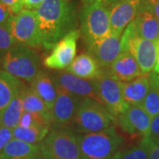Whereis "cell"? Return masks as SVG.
Listing matches in <instances>:
<instances>
[{
	"instance_id": "33",
	"label": "cell",
	"mask_w": 159,
	"mask_h": 159,
	"mask_svg": "<svg viewBox=\"0 0 159 159\" xmlns=\"http://www.w3.org/2000/svg\"><path fill=\"white\" fill-rule=\"evenodd\" d=\"M0 2L8 6L13 14H17L20 11H22L24 7L22 0H0Z\"/></svg>"
},
{
	"instance_id": "38",
	"label": "cell",
	"mask_w": 159,
	"mask_h": 159,
	"mask_svg": "<svg viewBox=\"0 0 159 159\" xmlns=\"http://www.w3.org/2000/svg\"><path fill=\"white\" fill-rule=\"evenodd\" d=\"M31 159H47L46 158V157L43 154V152L41 151V150H39V152L36 154L34 157H33Z\"/></svg>"
},
{
	"instance_id": "4",
	"label": "cell",
	"mask_w": 159,
	"mask_h": 159,
	"mask_svg": "<svg viewBox=\"0 0 159 159\" xmlns=\"http://www.w3.org/2000/svg\"><path fill=\"white\" fill-rule=\"evenodd\" d=\"M72 122L76 134H89L105 130L116 123V119L103 104L82 98Z\"/></svg>"
},
{
	"instance_id": "10",
	"label": "cell",
	"mask_w": 159,
	"mask_h": 159,
	"mask_svg": "<svg viewBox=\"0 0 159 159\" xmlns=\"http://www.w3.org/2000/svg\"><path fill=\"white\" fill-rule=\"evenodd\" d=\"M80 34V30L74 29L55 43L50 54L43 59V66L46 68L62 71L68 67L76 57Z\"/></svg>"
},
{
	"instance_id": "15",
	"label": "cell",
	"mask_w": 159,
	"mask_h": 159,
	"mask_svg": "<svg viewBox=\"0 0 159 159\" xmlns=\"http://www.w3.org/2000/svg\"><path fill=\"white\" fill-rule=\"evenodd\" d=\"M102 71L109 77L120 82L130 81L142 75L135 57L128 51H121L115 61Z\"/></svg>"
},
{
	"instance_id": "25",
	"label": "cell",
	"mask_w": 159,
	"mask_h": 159,
	"mask_svg": "<svg viewBox=\"0 0 159 159\" xmlns=\"http://www.w3.org/2000/svg\"><path fill=\"white\" fill-rule=\"evenodd\" d=\"M23 111L39 113L52 123V115L46 103L30 88L24 87L22 90Z\"/></svg>"
},
{
	"instance_id": "37",
	"label": "cell",
	"mask_w": 159,
	"mask_h": 159,
	"mask_svg": "<svg viewBox=\"0 0 159 159\" xmlns=\"http://www.w3.org/2000/svg\"><path fill=\"white\" fill-rule=\"evenodd\" d=\"M149 80L151 83H153L155 87L157 89V90L159 91V74L153 71L151 74H149Z\"/></svg>"
},
{
	"instance_id": "24",
	"label": "cell",
	"mask_w": 159,
	"mask_h": 159,
	"mask_svg": "<svg viewBox=\"0 0 159 159\" xmlns=\"http://www.w3.org/2000/svg\"><path fill=\"white\" fill-rule=\"evenodd\" d=\"M49 125H34L22 127L17 125L12 129V138L30 144H39L50 133Z\"/></svg>"
},
{
	"instance_id": "9",
	"label": "cell",
	"mask_w": 159,
	"mask_h": 159,
	"mask_svg": "<svg viewBox=\"0 0 159 159\" xmlns=\"http://www.w3.org/2000/svg\"><path fill=\"white\" fill-rule=\"evenodd\" d=\"M93 81L98 97L115 119L125 112L129 105H127L123 99L122 82L109 77L102 70V74Z\"/></svg>"
},
{
	"instance_id": "29",
	"label": "cell",
	"mask_w": 159,
	"mask_h": 159,
	"mask_svg": "<svg viewBox=\"0 0 159 159\" xmlns=\"http://www.w3.org/2000/svg\"><path fill=\"white\" fill-rule=\"evenodd\" d=\"M15 44L8 28L0 25V63L5 54Z\"/></svg>"
},
{
	"instance_id": "26",
	"label": "cell",
	"mask_w": 159,
	"mask_h": 159,
	"mask_svg": "<svg viewBox=\"0 0 159 159\" xmlns=\"http://www.w3.org/2000/svg\"><path fill=\"white\" fill-rule=\"evenodd\" d=\"M114 157L117 159H148V148L146 137H143L137 145L119 149Z\"/></svg>"
},
{
	"instance_id": "2",
	"label": "cell",
	"mask_w": 159,
	"mask_h": 159,
	"mask_svg": "<svg viewBox=\"0 0 159 159\" xmlns=\"http://www.w3.org/2000/svg\"><path fill=\"white\" fill-rule=\"evenodd\" d=\"M80 159H112L124 139L113 125L97 133L77 134Z\"/></svg>"
},
{
	"instance_id": "6",
	"label": "cell",
	"mask_w": 159,
	"mask_h": 159,
	"mask_svg": "<svg viewBox=\"0 0 159 159\" xmlns=\"http://www.w3.org/2000/svg\"><path fill=\"white\" fill-rule=\"evenodd\" d=\"M128 51L135 57L142 74H150L156 67L158 43L140 37L131 22L121 35V51Z\"/></svg>"
},
{
	"instance_id": "22",
	"label": "cell",
	"mask_w": 159,
	"mask_h": 159,
	"mask_svg": "<svg viewBox=\"0 0 159 159\" xmlns=\"http://www.w3.org/2000/svg\"><path fill=\"white\" fill-rule=\"evenodd\" d=\"M39 150V144H30L12 138L0 152V159H31Z\"/></svg>"
},
{
	"instance_id": "20",
	"label": "cell",
	"mask_w": 159,
	"mask_h": 159,
	"mask_svg": "<svg viewBox=\"0 0 159 159\" xmlns=\"http://www.w3.org/2000/svg\"><path fill=\"white\" fill-rule=\"evenodd\" d=\"M30 89L45 102L47 107L52 111L57 98V86L52 77L43 71H40L30 82Z\"/></svg>"
},
{
	"instance_id": "17",
	"label": "cell",
	"mask_w": 159,
	"mask_h": 159,
	"mask_svg": "<svg viewBox=\"0 0 159 159\" xmlns=\"http://www.w3.org/2000/svg\"><path fill=\"white\" fill-rule=\"evenodd\" d=\"M137 34L144 39L159 43V22L145 0H142L134 20Z\"/></svg>"
},
{
	"instance_id": "31",
	"label": "cell",
	"mask_w": 159,
	"mask_h": 159,
	"mask_svg": "<svg viewBox=\"0 0 159 159\" xmlns=\"http://www.w3.org/2000/svg\"><path fill=\"white\" fill-rule=\"evenodd\" d=\"M12 139V130L0 125V152Z\"/></svg>"
},
{
	"instance_id": "18",
	"label": "cell",
	"mask_w": 159,
	"mask_h": 159,
	"mask_svg": "<svg viewBox=\"0 0 159 159\" xmlns=\"http://www.w3.org/2000/svg\"><path fill=\"white\" fill-rule=\"evenodd\" d=\"M66 71L80 78L89 80H96L102 74V69L97 59L88 51L75 57Z\"/></svg>"
},
{
	"instance_id": "14",
	"label": "cell",
	"mask_w": 159,
	"mask_h": 159,
	"mask_svg": "<svg viewBox=\"0 0 159 159\" xmlns=\"http://www.w3.org/2000/svg\"><path fill=\"white\" fill-rule=\"evenodd\" d=\"M56 86L57 94L51 111L52 124L64 125L73 121L82 98L69 93L60 86Z\"/></svg>"
},
{
	"instance_id": "23",
	"label": "cell",
	"mask_w": 159,
	"mask_h": 159,
	"mask_svg": "<svg viewBox=\"0 0 159 159\" xmlns=\"http://www.w3.org/2000/svg\"><path fill=\"white\" fill-rule=\"evenodd\" d=\"M22 90L11 100V102L1 112L0 125H3L12 130L19 125L20 119L24 112L22 103Z\"/></svg>"
},
{
	"instance_id": "8",
	"label": "cell",
	"mask_w": 159,
	"mask_h": 159,
	"mask_svg": "<svg viewBox=\"0 0 159 159\" xmlns=\"http://www.w3.org/2000/svg\"><path fill=\"white\" fill-rule=\"evenodd\" d=\"M7 28L16 44L35 48L43 45L36 12L23 9L11 17Z\"/></svg>"
},
{
	"instance_id": "5",
	"label": "cell",
	"mask_w": 159,
	"mask_h": 159,
	"mask_svg": "<svg viewBox=\"0 0 159 159\" xmlns=\"http://www.w3.org/2000/svg\"><path fill=\"white\" fill-rule=\"evenodd\" d=\"M40 58L31 48L15 44L5 54L1 60L4 71L18 79L31 82L38 74Z\"/></svg>"
},
{
	"instance_id": "39",
	"label": "cell",
	"mask_w": 159,
	"mask_h": 159,
	"mask_svg": "<svg viewBox=\"0 0 159 159\" xmlns=\"http://www.w3.org/2000/svg\"><path fill=\"white\" fill-rule=\"evenodd\" d=\"M154 72L159 74V43H158V55H157V65H156V67H155V70Z\"/></svg>"
},
{
	"instance_id": "30",
	"label": "cell",
	"mask_w": 159,
	"mask_h": 159,
	"mask_svg": "<svg viewBox=\"0 0 159 159\" xmlns=\"http://www.w3.org/2000/svg\"><path fill=\"white\" fill-rule=\"evenodd\" d=\"M13 15L14 14L10 10V8L0 2V25L7 27Z\"/></svg>"
},
{
	"instance_id": "27",
	"label": "cell",
	"mask_w": 159,
	"mask_h": 159,
	"mask_svg": "<svg viewBox=\"0 0 159 159\" xmlns=\"http://www.w3.org/2000/svg\"><path fill=\"white\" fill-rule=\"evenodd\" d=\"M141 105L152 119L159 114V91L153 83L150 82L149 90Z\"/></svg>"
},
{
	"instance_id": "16",
	"label": "cell",
	"mask_w": 159,
	"mask_h": 159,
	"mask_svg": "<svg viewBox=\"0 0 159 159\" xmlns=\"http://www.w3.org/2000/svg\"><path fill=\"white\" fill-rule=\"evenodd\" d=\"M102 70L110 66L121 53V36L111 34L87 48Z\"/></svg>"
},
{
	"instance_id": "34",
	"label": "cell",
	"mask_w": 159,
	"mask_h": 159,
	"mask_svg": "<svg viewBox=\"0 0 159 159\" xmlns=\"http://www.w3.org/2000/svg\"><path fill=\"white\" fill-rule=\"evenodd\" d=\"M153 140L159 139V114L157 116L154 117L151 120L150 125V131H149V136Z\"/></svg>"
},
{
	"instance_id": "41",
	"label": "cell",
	"mask_w": 159,
	"mask_h": 159,
	"mask_svg": "<svg viewBox=\"0 0 159 159\" xmlns=\"http://www.w3.org/2000/svg\"><path fill=\"white\" fill-rule=\"evenodd\" d=\"M105 3H107L108 5H111V4H113L115 2H117V1H119V0H103Z\"/></svg>"
},
{
	"instance_id": "1",
	"label": "cell",
	"mask_w": 159,
	"mask_h": 159,
	"mask_svg": "<svg viewBox=\"0 0 159 159\" xmlns=\"http://www.w3.org/2000/svg\"><path fill=\"white\" fill-rule=\"evenodd\" d=\"M43 46L51 51L64 35L74 30L75 15L68 0H44L35 10Z\"/></svg>"
},
{
	"instance_id": "11",
	"label": "cell",
	"mask_w": 159,
	"mask_h": 159,
	"mask_svg": "<svg viewBox=\"0 0 159 159\" xmlns=\"http://www.w3.org/2000/svg\"><path fill=\"white\" fill-rule=\"evenodd\" d=\"M152 118L142 105H131L116 119L120 128L133 137H148Z\"/></svg>"
},
{
	"instance_id": "21",
	"label": "cell",
	"mask_w": 159,
	"mask_h": 159,
	"mask_svg": "<svg viewBox=\"0 0 159 159\" xmlns=\"http://www.w3.org/2000/svg\"><path fill=\"white\" fill-rule=\"evenodd\" d=\"M24 87L20 80L0 70V114Z\"/></svg>"
},
{
	"instance_id": "28",
	"label": "cell",
	"mask_w": 159,
	"mask_h": 159,
	"mask_svg": "<svg viewBox=\"0 0 159 159\" xmlns=\"http://www.w3.org/2000/svg\"><path fill=\"white\" fill-rule=\"evenodd\" d=\"M52 124L50 120L46 119L43 115L34 112H28L24 111L20 119L19 126L22 127H29V126H34V125H49L51 126Z\"/></svg>"
},
{
	"instance_id": "35",
	"label": "cell",
	"mask_w": 159,
	"mask_h": 159,
	"mask_svg": "<svg viewBox=\"0 0 159 159\" xmlns=\"http://www.w3.org/2000/svg\"><path fill=\"white\" fill-rule=\"evenodd\" d=\"M44 0H22L24 7L29 10H36Z\"/></svg>"
},
{
	"instance_id": "36",
	"label": "cell",
	"mask_w": 159,
	"mask_h": 159,
	"mask_svg": "<svg viewBox=\"0 0 159 159\" xmlns=\"http://www.w3.org/2000/svg\"><path fill=\"white\" fill-rule=\"evenodd\" d=\"M159 22V0H145Z\"/></svg>"
},
{
	"instance_id": "42",
	"label": "cell",
	"mask_w": 159,
	"mask_h": 159,
	"mask_svg": "<svg viewBox=\"0 0 159 159\" xmlns=\"http://www.w3.org/2000/svg\"><path fill=\"white\" fill-rule=\"evenodd\" d=\"M152 140H153V139H152ZM153 141H155V142H157V144H159V139H157V140H153Z\"/></svg>"
},
{
	"instance_id": "40",
	"label": "cell",
	"mask_w": 159,
	"mask_h": 159,
	"mask_svg": "<svg viewBox=\"0 0 159 159\" xmlns=\"http://www.w3.org/2000/svg\"><path fill=\"white\" fill-rule=\"evenodd\" d=\"M97 0H82V2L85 4V5H89V4H92L94 2H96Z\"/></svg>"
},
{
	"instance_id": "12",
	"label": "cell",
	"mask_w": 159,
	"mask_h": 159,
	"mask_svg": "<svg viewBox=\"0 0 159 159\" xmlns=\"http://www.w3.org/2000/svg\"><path fill=\"white\" fill-rule=\"evenodd\" d=\"M52 78L57 85L74 96L80 98H89L103 104L97 95L93 80L80 78L66 70L58 72L57 74L53 75Z\"/></svg>"
},
{
	"instance_id": "3",
	"label": "cell",
	"mask_w": 159,
	"mask_h": 159,
	"mask_svg": "<svg viewBox=\"0 0 159 159\" xmlns=\"http://www.w3.org/2000/svg\"><path fill=\"white\" fill-rule=\"evenodd\" d=\"M80 33L87 48L111 34L109 6L103 0L86 5L80 12Z\"/></svg>"
},
{
	"instance_id": "32",
	"label": "cell",
	"mask_w": 159,
	"mask_h": 159,
	"mask_svg": "<svg viewBox=\"0 0 159 159\" xmlns=\"http://www.w3.org/2000/svg\"><path fill=\"white\" fill-rule=\"evenodd\" d=\"M148 148V159H159V144L150 137H146Z\"/></svg>"
},
{
	"instance_id": "13",
	"label": "cell",
	"mask_w": 159,
	"mask_h": 159,
	"mask_svg": "<svg viewBox=\"0 0 159 159\" xmlns=\"http://www.w3.org/2000/svg\"><path fill=\"white\" fill-rule=\"evenodd\" d=\"M141 0H119L109 5L111 33L121 36L136 15Z\"/></svg>"
},
{
	"instance_id": "7",
	"label": "cell",
	"mask_w": 159,
	"mask_h": 159,
	"mask_svg": "<svg viewBox=\"0 0 159 159\" xmlns=\"http://www.w3.org/2000/svg\"><path fill=\"white\" fill-rule=\"evenodd\" d=\"M39 146L47 159H80L77 134L69 129L51 130Z\"/></svg>"
},
{
	"instance_id": "19",
	"label": "cell",
	"mask_w": 159,
	"mask_h": 159,
	"mask_svg": "<svg viewBox=\"0 0 159 159\" xmlns=\"http://www.w3.org/2000/svg\"><path fill=\"white\" fill-rule=\"evenodd\" d=\"M150 88L149 74H142L136 79L122 82L123 99L127 105H141Z\"/></svg>"
},
{
	"instance_id": "43",
	"label": "cell",
	"mask_w": 159,
	"mask_h": 159,
	"mask_svg": "<svg viewBox=\"0 0 159 159\" xmlns=\"http://www.w3.org/2000/svg\"><path fill=\"white\" fill-rule=\"evenodd\" d=\"M112 159H117V158H115V157H113V158H112Z\"/></svg>"
}]
</instances>
